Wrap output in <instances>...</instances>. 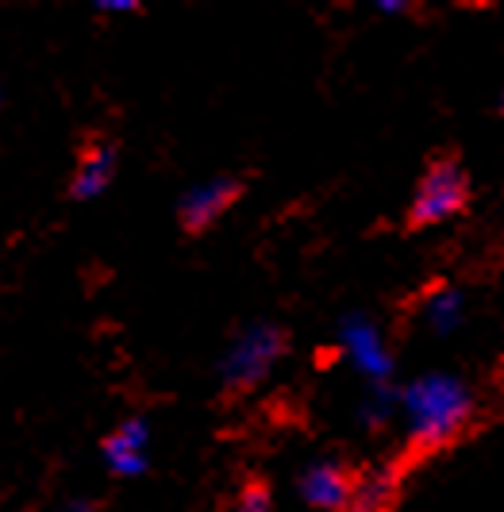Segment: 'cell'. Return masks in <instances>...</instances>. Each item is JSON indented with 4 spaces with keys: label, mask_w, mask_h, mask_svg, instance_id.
<instances>
[{
    "label": "cell",
    "mask_w": 504,
    "mask_h": 512,
    "mask_svg": "<svg viewBox=\"0 0 504 512\" xmlns=\"http://www.w3.org/2000/svg\"><path fill=\"white\" fill-rule=\"evenodd\" d=\"M470 409H474V397L454 374H424V378L404 385L401 393L408 432L424 447L447 443L470 420Z\"/></svg>",
    "instance_id": "obj_1"
},
{
    "label": "cell",
    "mask_w": 504,
    "mask_h": 512,
    "mask_svg": "<svg viewBox=\"0 0 504 512\" xmlns=\"http://www.w3.org/2000/svg\"><path fill=\"white\" fill-rule=\"evenodd\" d=\"M281 351H285V339H281L274 324H247L224 351L220 378H224L227 389H251V385L270 378V370L278 366Z\"/></svg>",
    "instance_id": "obj_2"
},
{
    "label": "cell",
    "mask_w": 504,
    "mask_h": 512,
    "mask_svg": "<svg viewBox=\"0 0 504 512\" xmlns=\"http://www.w3.org/2000/svg\"><path fill=\"white\" fill-rule=\"evenodd\" d=\"M339 347L362 378H370L374 385H385L393 378V351L385 343V335L378 332L374 320L366 316H347L339 324Z\"/></svg>",
    "instance_id": "obj_3"
},
{
    "label": "cell",
    "mask_w": 504,
    "mask_h": 512,
    "mask_svg": "<svg viewBox=\"0 0 504 512\" xmlns=\"http://www.w3.org/2000/svg\"><path fill=\"white\" fill-rule=\"evenodd\" d=\"M462 205H466V174L454 162H435L412 197V220L416 224H443Z\"/></svg>",
    "instance_id": "obj_4"
},
{
    "label": "cell",
    "mask_w": 504,
    "mask_h": 512,
    "mask_svg": "<svg viewBox=\"0 0 504 512\" xmlns=\"http://www.w3.org/2000/svg\"><path fill=\"white\" fill-rule=\"evenodd\" d=\"M147 447H151V428H147V420H139V416H131L124 420L112 436L104 439V462H108V470L116 474V478H139V474H147Z\"/></svg>",
    "instance_id": "obj_5"
},
{
    "label": "cell",
    "mask_w": 504,
    "mask_h": 512,
    "mask_svg": "<svg viewBox=\"0 0 504 512\" xmlns=\"http://www.w3.org/2000/svg\"><path fill=\"white\" fill-rule=\"evenodd\" d=\"M235 197H239V181L235 178L201 181V185H193V189L181 197V224H185V228H208Z\"/></svg>",
    "instance_id": "obj_6"
},
{
    "label": "cell",
    "mask_w": 504,
    "mask_h": 512,
    "mask_svg": "<svg viewBox=\"0 0 504 512\" xmlns=\"http://www.w3.org/2000/svg\"><path fill=\"white\" fill-rule=\"evenodd\" d=\"M301 497L320 512L347 509V501H351V478L335 462H312L301 478Z\"/></svg>",
    "instance_id": "obj_7"
},
{
    "label": "cell",
    "mask_w": 504,
    "mask_h": 512,
    "mask_svg": "<svg viewBox=\"0 0 504 512\" xmlns=\"http://www.w3.org/2000/svg\"><path fill=\"white\" fill-rule=\"evenodd\" d=\"M112 178H116V147L97 143V147H89V151L81 154V162H77L74 197L77 201H93V197H101L104 189L112 185Z\"/></svg>",
    "instance_id": "obj_8"
},
{
    "label": "cell",
    "mask_w": 504,
    "mask_h": 512,
    "mask_svg": "<svg viewBox=\"0 0 504 512\" xmlns=\"http://www.w3.org/2000/svg\"><path fill=\"white\" fill-rule=\"evenodd\" d=\"M420 312H424V324H428L431 332L451 335L454 328H462V320H466V301H462L458 289H435Z\"/></svg>",
    "instance_id": "obj_9"
},
{
    "label": "cell",
    "mask_w": 504,
    "mask_h": 512,
    "mask_svg": "<svg viewBox=\"0 0 504 512\" xmlns=\"http://www.w3.org/2000/svg\"><path fill=\"white\" fill-rule=\"evenodd\" d=\"M389 493H393V474H389V470H374V474H366L362 482H351V501H347V509L378 512L381 505L389 501Z\"/></svg>",
    "instance_id": "obj_10"
},
{
    "label": "cell",
    "mask_w": 504,
    "mask_h": 512,
    "mask_svg": "<svg viewBox=\"0 0 504 512\" xmlns=\"http://www.w3.org/2000/svg\"><path fill=\"white\" fill-rule=\"evenodd\" d=\"M397 409H401V393H393L389 385H374L370 397L358 405V420L370 424V428H381V424L393 420V412Z\"/></svg>",
    "instance_id": "obj_11"
},
{
    "label": "cell",
    "mask_w": 504,
    "mask_h": 512,
    "mask_svg": "<svg viewBox=\"0 0 504 512\" xmlns=\"http://www.w3.org/2000/svg\"><path fill=\"white\" fill-rule=\"evenodd\" d=\"M239 512H274V501H270L266 489L251 486L243 497H239Z\"/></svg>",
    "instance_id": "obj_12"
},
{
    "label": "cell",
    "mask_w": 504,
    "mask_h": 512,
    "mask_svg": "<svg viewBox=\"0 0 504 512\" xmlns=\"http://www.w3.org/2000/svg\"><path fill=\"white\" fill-rule=\"evenodd\" d=\"M97 12H104V16H131V12H139V4H124V0H116V4H101Z\"/></svg>",
    "instance_id": "obj_13"
},
{
    "label": "cell",
    "mask_w": 504,
    "mask_h": 512,
    "mask_svg": "<svg viewBox=\"0 0 504 512\" xmlns=\"http://www.w3.org/2000/svg\"><path fill=\"white\" fill-rule=\"evenodd\" d=\"M378 12H381V16H401L404 4H397V0H393V4H378Z\"/></svg>",
    "instance_id": "obj_14"
},
{
    "label": "cell",
    "mask_w": 504,
    "mask_h": 512,
    "mask_svg": "<svg viewBox=\"0 0 504 512\" xmlns=\"http://www.w3.org/2000/svg\"><path fill=\"white\" fill-rule=\"evenodd\" d=\"M66 512H93V505H81V501H77V505H70Z\"/></svg>",
    "instance_id": "obj_15"
},
{
    "label": "cell",
    "mask_w": 504,
    "mask_h": 512,
    "mask_svg": "<svg viewBox=\"0 0 504 512\" xmlns=\"http://www.w3.org/2000/svg\"><path fill=\"white\" fill-rule=\"evenodd\" d=\"M501 108H504V93H501Z\"/></svg>",
    "instance_id": "obj_16"
}]
</instances>
